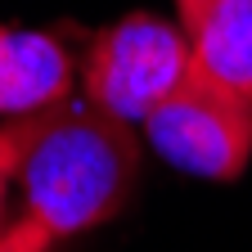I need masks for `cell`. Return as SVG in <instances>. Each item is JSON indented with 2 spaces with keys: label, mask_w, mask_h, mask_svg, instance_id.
Listing matches in <instances>:
<instances>
[{
  "label": "cell",
  "mask_w": 252,
  "mask_h": 252,
  "mask_svg": "<svg viewBox=\"0 0 252 252\" xmlns=\"http://www.w3.org/2000/svg\"><path fill=\"white\" fill-rule=\"evenodd\" d=\"M194 72L252 108V0H176Z\"/></svg>",
  "instance_id": "4"
},
{
  "label": "cell",
  "mask_w": 252,
  "mask_h": 252,
  "mask_svg": "<svg viewBox=\"0 0 252 252\" xmlns=\"http://www.w3.org/2000/svg\"><path fill=\"white\" fill-rule=\"evenodd\" d=\"M144 135L171 167L203 180H239L252 162V108L198 72L144 117Z\"/></svg>",
  "instance_id": "3"
},
{
  "label": "cell",
  "mask_w": 252,
  "mask_h": 252,
  "mask_svg": "<svg viewBox=\"0 0 252 252\" xmlns=\"http://www.w3.org/2000/svg\"><path fill=\"white\" fill-rule=\"evenodd\" d=\"M18 176V126L5 122L0 126V220H5V198H9V185ZM5 230V225H0Z\"/></svg>",
  "instance_id": "7"
},
{
  "label": "cell",
  "mask_w": 252,
  "mask_h": 252,
  "mask_svg": "<svg viewBox=\"0 0 252 252\" xmlns=\"http://www.w3.org/2000/svg\"><path fill=\"white\" fill-rule=\"evenodd\" d=\"M54 243H59V239L41 225L36 216H27V212L0 230V252H50Z\"/></svg>",
  "instance_id": "6"
},
{
  "label": "cell",
  "mask_w": 252,
  "mask_h": 252,
  "mask_svg": "<svg viewBox=\"0 0 252 252\" xmlns=\"http://www.w3.org/2000/svg\"><path fill=\"white\" fill-rule=\"evenodd\" d=\"M194 72L180 23L158 14H126L94 32L81 54V94L122 122H140Z\"/></svg>",
  "instance_id": "2"
},
{
  "label": "cell",
  "mask_w": 252,
  "mask_h": 252,
  "mask_svg": "<svg viewBox=\"0 0 252 252\" xmlns=\"http://www.w3.org/2000/svg\"><path fill=\"white\" fill-rule=\"evenodd\" d=\"M77 54L54 32L0 23V113L27 117L72 94Z\"/></svg>",
  "instance_id": "5"
},
{
  "label": "cell",
  "mask_w": 252,
  "mask_h": 252,
  "mask_svg": "<svg viewBox=\"0 0 252 252\" xmlns=\"http://www.w3.org/2000/svg\"><path fill=\"white\" fill-rule=\"evenodd\" d=\"M18 126L23 212L54 239H77L113 220L135 194L140 144L131 122L104 113L86 94H68L41 113L9 117Z\"/></svg>",
  "instance_id": "1"
}]
</instances>
